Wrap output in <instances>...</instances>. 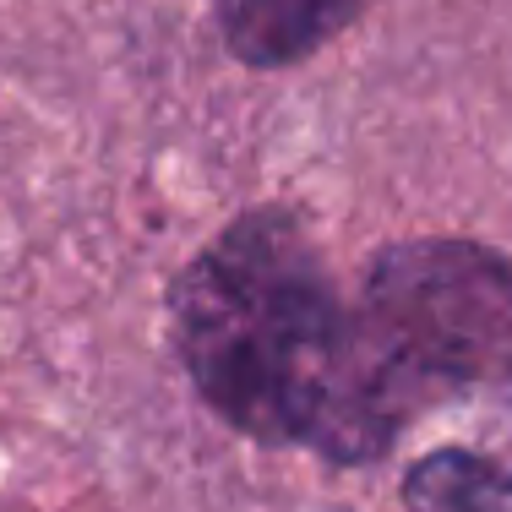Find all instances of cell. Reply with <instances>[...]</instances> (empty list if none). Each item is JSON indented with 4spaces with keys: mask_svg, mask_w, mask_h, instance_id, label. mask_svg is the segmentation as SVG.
<instances>
[{
    "mask_svg": "<svg viewBox=\"0 0 512 512\" xmlns=\"http://www.w3.org/2000/svg\"><path fill=\"white\" fill-rule=\"evenodd\" d=\"M376 0H213L224 44L246 66H295L365 17Z\"/></svg>",
    "mask_w": 512,
    "mask_h": 512,
    "instance_id": "3",
    "label": "cell"
},
{
    "mask_svg": "<svg viewBox=\"0 0 512 512\" xmlns=\"http://www.w3.org/2000/svg\"><path fill=\"white\" fill-rule=\"evenodd\" d=\"M512 409V262L474 240H404L365 267L327 463H371L425 409Z\"/></svg>",
    "mask_w": 512,
    "mask_h": 512,
    "instance_id": "2",
    "label": "cell"
},
{
    "mask_svg": "<svg viewBox=\"0 0 512 512\" xmlns=\"http://www.w3.org/2000/svg\"><path fill=\"white\" fill-rule=\"evenodd\" d=\"M169 327L202 404L251 442L322 447L349 382L344 306L306 218L251 207L169 289Z\"/></svg>",
    "mask_w": 512,
    "mask_h": 512,
    "instance_id": "1",
    "label": "cell"
},
{
    "mask_svg": "<svg viewBox=\"0 0 512 512\" xmlns=\"http://www.w3.org/2000/svg\"><path fill=\"white\" fill-rule=\"evenodd\" d=\"M404 512H512V463L442 447L409 469Z\"/></svg>",
    "mask_w": 512,
    "mask_h": 512,
    "instance_id": "4",
    "label": "cell"
}]
</instances>
